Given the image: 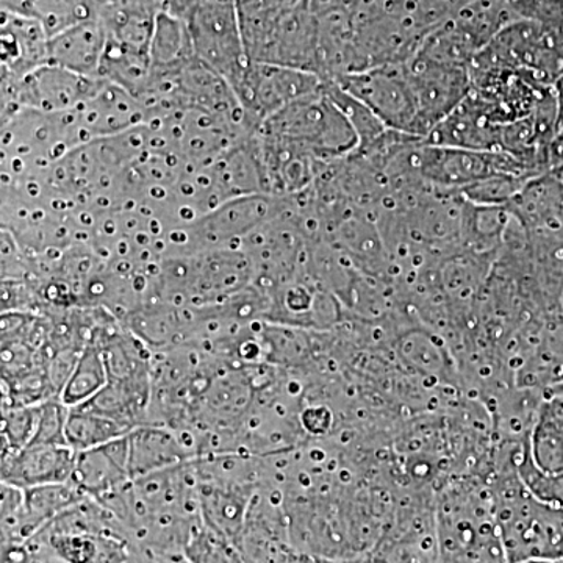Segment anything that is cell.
<instances>
[{
    "instance_id": "cell-1",
    "label": "cell",
    "mask_w": 563,
    "mask_h": 563,
    "mask_svg": "<svg viewBox=\"0 0 563 563\" xmlns=\"http://www.w3.org/2000/svg\"><path fill=\"white\" fill-rule=\"evenodd\" d=\"M435 536L440 563H509L485 481H453L435 493Z\"/></svg>"
},
{
    "instance_id": "cell-2",
    "label": "cell",
    "mask_w": 563,
    "mask_h": 563,
    "mask_svg": "<svg viewBox=\"0 0 563 563\" xmlns=\"http://www.w3.org/2000/svg\"><path fill=\"white\" fill-rule=\"evenodd\" d=\"M488 485L509 563L563 559L561 507L533 496L517 468L504 470Z\"/></svg>"
},
{
    "instance_id": "cell-3",
    "label": "cell",
    "mask_w": 563,
    "mask_h": 563,
    "mask_svg": "<svg viewBox=\"0 0 563 563\" xmlns=\"http://www.w3.org/2000/svg\"><path fill=\"white\" fill-rule=\"evenodd\" d=\"M258 132L291 141L321 163L344 161L361 146L351 122L332 102L324 87L277 111L263 122Z\"/></svg>"
},
{
    "instance_id": "cell-4",
    "label": "cell",
    "mask_w": 563,
    "mask_h": 563,
    "mask_svg": "<svg viewBox=\"0 0 563 563\" xmlns=\"http://www.w3.org/2000/svg\"><path fill=\"white\" fill-rule=\"evenodd\" d=\"M101 84L99 77L81 76L46 63L20 81L2 84V122L20 110L54 114L79 109Z\"/></svg>"
},
{
    "instance_id": "cell-5",
    "label": "cell",
    "mask_w": 563,
    "mask_h": 563,
    "mask_svg": "<svg viewBox=\"0 0 563 563\" xmlns=\"http://www.w3.org/2000/svg\"><path fill=\"white\" fill-rule=\"evenodd\" d=\"M195 55L233 87L250 66L235 0L210 3L188 18Z\"/></svg>"
},
{
    "instance_id": "cell-6",
    "label": "cell",
    "mask_w": 563,
    "mask_h": 563,
    "mask_svg": "<svg viewBox=\"0 0 563 563\" xmlns=\"http://www.w3.org/2000/svg\"><path fill=\"white\" fill-rule=\"evenodd\" d=\"M322 87L324 80L309 70L251 62L232 90L247 121L258 132L263 122L277 111L309 98Z\"/></svg>"
},
{
    "instance_id": "cell-7",
    "label": "cell",
    "mask_w": 563,
    "mask_h": 563,
    "mask_svg": "<svg viewBox=\"0 0 563 563\" xmlns=\"http://www.w3.org/2000/svg\"><path fill=\"white\" fill-rule=\"evenodd\" d=\"M331 81L365 103L391 131L418 136L417 102L404 63L346 74Z\"/></svg>"
},
{
    "instance_id": "cell-8",
    "label": "cell",
    "mask_w": 563,
    "mask_h": 563,
    "mask_svg": "<svg viewBox=\"0 0 563 563\" xmlns=\"http://www.w3.org/2000/svg\"><path fill=\"white\" fill-rule=\"evenodd\" d=\"M406 65L417 102V135L426 139L472 91L470 68L417 54Z\"/></svg>"
},
{
    "instance_id": "cell-9",
    "label": "cell",
    "mask_w": 563,
    "mask_h": 563,
    "mask_svg": "<svg viewBox=\"0 0 563 563\" xmlns=\"http://www.w3.org/2000/svg\"><path fill=\"white\" fill-rule=\"evenodd\" d=\"M247 57L252 63L309 70L320 76L317 18L303 3L298 9L282 14L247 49Z\"/></svg>"
},
{
    "instance_id": "cell-10",
    "label": "cell",
    "mask_w": 563,
    "mask_h": 563,
    "mask_svg": "<svg viewBox=\"0 0 563 563\" xmlns=\"http://www.w3.org/2000/svg\"><path fill=\"white\" fill-rule=\"evenodd\" d=\"M74 114L84 144L121 135L150 120V111L136 96L103 79L98 91Z\"/></svg>"
},
{
    "instance_id": "cell-11",
    "label": "cell",
    "mask_w": 563,
    "mask_h": 563,
    "mask_svg": "<svg viewBox=\"0 0 563 563\" xmlns=\"http://www.w3.org/2000/svg\"><path fill=\"white\" fill-rule=\"evenodd\" d=\"M49 36L31 18L0 13V66L2 84H14L49 63Z\"/></svg>"
},
{
    "instance_id": "cell-12",
    "label": "cell",
    "mask_w": 563,
    "mask_h": 563,
    "mask_svg": "<svg viewBox=\"0 0 563 563\" xmlns=\"http://www.w3.org/2000/svg\"><path fill=\"white\" fill-rule=\"evenodd\" d=\"M77 453L68 444L32 443L16 453L2 454V484L33 488L69 483Z\"/></svg>"
},
{
    "instance_id": "cell-13",
    "label": "cell",
    "mask_w": 563,
    "mask_h": 563,
    "mask_svg": "<svg viewBox=\"0 0 563 563\" xmlns=\"http://www.w3.org/2000/svg\"><path fill=\"white\" fill-rule=\"evenodd\" d=\"M128 435L77 454L76 468L69 483L79 487L88 498L101 501L111 493L131 483Z\"/></svg>"
},
{
    "instance_id": "cell-14",
    "label": "cell",
    "mask_w": 563,
    "mask_h": 563,
    "mask_svg": "<svg viewBox=\"0 0 563 563\" xmlns=\"http://www.w3.org/2000/svg\"><path fill=\"white\" fill-rule=\"evenodd\" d=\"M128 439L132 481L196 459L195 451L184 442L180 433L166 426H139L129 433Z\"/></svg>"
},
{
    "instance_id": "cell-15",
    "label": "cell",
    "mask_w": 563,
    "mask_h": 563,
    "mask_svg": "<svg viewBox=\"0 0 563 563\" xmlns=\"http://www.w3.org/2000/svg\"><path fill=\"white\" fill-rule=\"evenodd\" d=\"M106 25L99 20L84 22L49 38V63L87 77H99L107 49Z\"/></svg>"
},
{
    "instance_id": "cell-16",
    "label": "cell",
    "mask_w": 563,
    "mask_h": 563,
    "mask_svg": "<svg viewBox=\"0 0 563 563\" xmlns=\"http://www.w3.org/2000/svg\"><path fill=\"white\" fill-rule=\"evenodd\" d=\"M163 10V0H117L103 5L101 21L110 41L150 54L152 35Z\"/></svg>"
},
{
    "instance_id": "cell-17",
    "label": "cell",
    "mask_w": 563,
    "mask_h": 563,
    "mask_svg": "<svg viewBox=\"0 0 563 563\" xmlns=\"http://www.w3.org/2000/svg\"><path fill=\"white\" fill-rule=\"evenodd\" d=\"M2 11L31 18L43 25L47 36L99 20L102 14L101 0H0Z\"/></svg>"
},
{
    "instance_id": "cell-18",
    "label": "cell",
    "mask_w": 563,
    "mask_h": 563,
    "mask_svg": "<svg viewBox=\"0 0 563 563\" xmlns=\"http://www.w3.org/2000/svg\"><path fill=\"white\" fill-rule=\"evenodd\" d=\"M528 446L540 472H563V396L544 395L533 418Z\"/></svg>"
},
{
    "instance_id": "cell-19",
    "label": "cell",
    "mask_w": 563,
    "mask_h": 563,
    "mask_svg": "<svg viewBox=\"0 0 563 563\" xmlns=\"http://www.w3.org/2000/svg\"><path fill=\"white\" fill-rule=\"evenodd\" d=\"M151 79L176 76L195 60V47L187 22L163 10L151 41Z\"/></svg>"
},
{
    "instance_id": "cell-20",
    "label": "cell",
    "mask_w": 563,
    "mask_h": 563,
    "mask_svg": "<svg viewBox=\"0 0 563 563\" xmlns=\"http://www.w3.org/2000/svg\"><path fill=\"white\" fill-rule=\"evenodd\" d=\"M107 384H109V372H107L102 350L96 343H88L60 393V401L69 409H76L95 398Z\"/></svg>"
},
{
    "instance_id": "cell-21",
    "label": "cell",
    "mask_w": 563,
    "mask_h": 563,
    "mask_svg": "<svg viewBox=\"0 0 563 563\" xmlns=\"http://www.w3.org/2000/svg\"><path fill=\"white\" fill-rule=\"evenodd\" d=\"M131 431L120 422L110 420L84 407L69 409L68 420H66L65 435L66 443L73 448L77 454L84 451L95 450L129 435Z\"/></svg>"
},
{
    "instance_id": "cell-22",
    "label": "cell",
    "mask_w": 563,
    "mask_h": 563,
    "mask_svg": "<svg viewBox=\"0 0 563 563\" xmlns=\"http://www.w3.org/2000/svg\"><path fill=\"white\" fill-rule=\"evenodd\" d=\"M302 3L303 0H235L244 47L254 43L277 18Z\"/></svg>"
},
{
    "instance_id": "cell-23",
    "label": "cell",
    "mask_w": 563,
    "mask_h": 563,
    "mask_svg": "<svg viewBox=\"0 0 563 563\" xmlns=\"http://www.w3.org/2000/svg\"><path fill=\"white\" fill-rule=\"evenodd\" d=\"M184 555L190 563H244L239 547L206 523L191 537Z\"/></svg>"
},
{
    "instance_id": "cell-24",
    "label": "cell",
    "mask_w": 563,
    "mask_h": 563,
    "mask_svg": "<svg viewBox=\"0 0 563 563\" xmlns=\"http://www.w3.org/2000/svg\"><path fill=\"white\" fill-rule=\"evenodd\" d=\"M529 180L531 179H526V177L496 174V176L476 181L459 192L474 206L507 207L517 198L518 192L523 190Z\"/></svg>"
},
{
    "instance_id": "cell-25",
    "label": "cell",
    "mask_w": 563,
    "mask_h": 563,
    "mask_svg": "<svg viewBox=\"0 0 563 563\" xmlns=\"http://www.w3.org/2000/svg\"><path fill=\"white\" fill-rule=\"evenodd\" d=\"M515 468L533 496H537L540 501L563 509V472H540L529 455L528 443L518 451L517 457H515Z\"/></svg>"
},
{
    "instance_id": "cell-26",
    "label": "cell",
    "mask_w": 563,
    "mask_h": 563,
    "mask_svg": "<svg viewBox=\"0 0 563 563\" xmlns=\"http://www.w3.org/2000/svg\"><path fill=\"white\" fill-rule=\"evenodd\" d=\"M303 5L318 20L333 13L355 14L362 5V0H303Z\"/></svg>"
},
{
    "instance_id": "cell-27",
    "label": "cell",
    "mask_w": 563,
    "mask_h": 563,
    "mask_svg": "<svg viewBox=\"0 0 563 563\" xmlns=\"http://www.w3.org/2000/svg\"><path fill=\"white\" fill-rule=\"evenodd\" d=\"M163 2H165V11L181 21H187L196 10L210 3L225 2V0H163Z\"/></svg>"
},
{
    "instance_id": "cell-28",
    "label": "cell",
    "mask_w": 563,
    "mask_h": 563,
    "mask_svg": "<svg viewBox=\"0 0 563 563\" xmlns=\"http://www.w3.org/2000/svg\"><path fill=\"white\" fill-rule=\"evenodd\" d=\"M553 91L555 96V102H558V111H559V132L563 128V74L555 80L553 85Z\"/></svg>"
},
{
    "instance_id": "cell-29",
    "label": "cell",
    "mask_w": 563,
    "mask_h": 563,
    "mask_svg": "<svg viewBox=\"0 0 563 563\" xmlns=\"http://www.w3.org/2000/svg\"><path fill=\"white\" fill-rule=\"evenodd\" d=\"M544 395H561V396H563V383L555 385L554 388H551V390L544 393Z\"/></svg>"
},
{
    "instance_id": "cell-30",
    "label": "cell",
    "mask_w": 563,
    "mask_h": 563,
    "mask_svg": "<svg viewBox=\"0 0 563 563\" xmlns=\"http://www.w3.org/2000/svg\"><path fill=\"white\" fill-rule=\"evenodd\" d=\"M521 563H563V559H553V561H529Z\"/></svg>"
},
{
    "instance_id": "cell-31",
    "label": "cell",
    "mask_w": 563,
    "mask_h": 563,
    "mask_svg": "<svg viewBox=\"0 0 563 563\" xmlns=\"http://www.w3.org/2000/svg\"><path fill=\"white\" fill-rule=\"evenodd\" d=\"M101 2L103 3V5H107V3H113L117 2V0H101Z\"/></svg>"
},
{
    "instance_id": "cell-32",
    "label": "cell",
    "mask_w": 563,
    "mask_h": 563,
    "mask_svg": "<svg viewBox=\"0 0 563 563\" xmlns=\"http://www.w3.org/2000/svg\"><path fill=\"white\" fill-rule=\"evenodd\" d=\"M361 563H369V562L366 561V559H363V561Z\"/></svg>"
}]
</instances>
